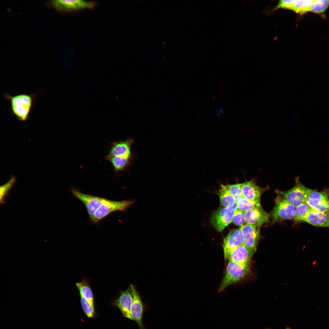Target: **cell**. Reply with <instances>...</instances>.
I'll return each instance as SVG.
<instances>
[{
  "label": "cell",
  "mask_w": 329,
  "mask_h": 329,
  "mask_svg": "<svg viewBox=\"0 0 329 329\" xmlns=\"http://www.w3.org/2000/svg\"><path fill=\"white\" fill-rule=\"evenodd\" d=\"M37 95L36 93H22L13 96L3 93L4 97L10 102L12 115L21 121H26L29 118Z\"/></svg>",
  "instance_id": "cell-1"
},
{
  "label": "cell",
  "mask_w": 329,
  "mask_h": 329,
  "mask_svg": "<svg viewBox=\"0 0 329 329\" xmlns=\"http://www.w3.org/2000/svg\"><path fill=\"white\" fill-rule=\"evenodd\" d=\"M295 182L294 186L290 190L284 191L276 190L275 191L296 207L300 204L305 202L309 194L314 189L308 188L304 186L298 177L295 178Z\"/></svg>",
  "instance_id": "cell-2"
},
{
  "label": "cell",
  "mask_w": 329,
  "mask_h": 329,
  "mask_svg": "<svg viewBox=\"0 0 329 329\" xmlns=\"http://www.w3.org/2000/svg\"><path fill=\"white\" fill-rule=\"evenodd\" d=\"M134 202L132 200L115 201L106 199L90 218V219L93 223H97L112 212L125 211Z\"/></svg>",
  "instance_id": "cell-3"
},
{
  "label": "cell",
  "mask_w": 329,
  "mask_h": 329,
  "mask_svg": "<svg viewBox=\"0 0 329 329\" xmlns=\"http://www.w3.org/2000/svg\"><path fill=\"white\" fill-rule=\"evenodd\" d=\"M275 201V206L271 212V216L274 222L294 218L296 207L279 194Z\"/></svg>",
  "instance_id": "cell-4"
},
{
  "label": "cell",
  "mask_w": 329,
  "mask_h": 329,
  "mask_svg": "<svg viewBox=\"0 0 329 329\" xmlns=\"http://www.w3.org/2000/svg\"><path fill=\"white\" fill-rule=\"evenodd\" d=\"M237 209L236 203L232 206L219 208L212 215L211 224L218 231L222 232L225 228L232 221Z\"/></svg>",
  "instance_id": "cell-5"
},
{
  "label": "cell",
  "mask_w": 329,
  "mask_h": 329,
  "mask_svg": "<svg viewBox=\"0 0 329 329\" xmlns=\"http://www.w3.org/2000/svg\"><path fill=\"white\" fill-rule=\"evenodd\" d=\"M247 267L229 261L224 277L219 287V292L242 278L245 275Z\"/></svg>",
  "instance_id": "cell-6"
},
{
  "label": "cell",
  "mask_w": 329,
  "mask_h": 329,
  "mask_svg": "<svg viewBox=\"0 0 329 329\" xmlns=\"http://www.w3.org/2000/svg\"><path fill=\"white\" fill-rule=\"evenodd\" d=\"M260 227L246 224L240 228L242 231L243 245L252 256L256 251L260 237Z\"/></svg>",
  "instance_id": "cell-7"
},
{
  "label": "cell",
  "mask_w": 329,
  "mask_h": 329,
  "mask_svg": "<svg viewBox=\"0 0 329 329\" xmlns=\"http://www.w3.org/2000/svg\"><path fill=\"white\" fill-rule=\"evenodd\" d=\"M305 202L314 210L329 212V190L317 191L314 189L309 194Z\"/></svg>",
  "instance_id": "cell-8"
},
{
  "label": "cell",
  "mask_w": 329,
  "mask_h": 329,
  "mask_svg": "<svg viewBox=\"0 0 329 329\" xmlns=\"http://www.w3.org/2000/svg\"><path fill=\"white\" fill-rule=\"evenodd\" d=\"M51 3L58 11L65 12H73L85 9H92L96 4L94 2L81 0L53 1Z\"/></svg>",
  "instance_id": "cell-9"
},
{
  "label": "cell",
  "mask_w": 329,
  "mask_h": 329,
  "mask_svg": "<svg viewBox=\"0 0 329 329\" xmlns=\"http://www.w3.org/2000/svg\"><path fill=\"white\" fill-rule=\"evenodd\" d=\"M132 291L133 300L130 311L132 320L135 321L140 329H146L143 323V318L145 307L141 297L135 287L131 284L130 286Z\"/></svg>",
  "instance_id": "cell-10"
},
{
  "label": "cell",
  "mask_w": 329,
  "mask_h": 329,
  "mask_svg": "<svg viewBox=\"0 0 329 329\" xmlns=\"http://www.w3.org/2000/svg\"><path fill=\"white\" fill-rule=\"evenodd\" d=\"M71 191L75 197L80 200L84 204L90 218L106 199L83 193L75 189H71Z\"/></svg>",
  "instance_id": "cell-11"
},
{
  "label": "cell",
  "mask_w": 329,
  "mask_h": 329,
  "mask_svg": "<svg viewBox=\"0 0 329 329\" xmlns=\"http://www.w3.org/2000/svg\"><path fill=\"white\" fill-rule=\"evenodd\" d=\"M242 245V235L240 228L231 230L224 239L222 245L225 261L228 259L230 253L234 249Z\"/></svg>",
  "instance_id": "cell-12"
},
{
  "label": "cell",
  "mask_w": 329,
  "mask_h": 329,
  "mask_svg": "<svg viewBox=\"0 0 329 329\" xmlns=\"http://www.w3.org/2000/svg\"><path fill=\"white\" fill-rule=\"evenodd\" d=\"M133 298L131 288L129 286L125 291H122L114 302L115 305L120 310L122 316L132 320L130 311Z\"/></svg>",
  "instance_id": "cell-13"
},
{
  "label": "cell",
  "mask_w": 329,
  "mask_h": 329,
  "mask_svg": "<svg viewBox=\"0 0 329 329\" xmlns=\"http://www.w3.org/2000/svg\"><path fill=\"white\" fill-rule=\"evenodd\" d=\"M242 196L255 203L260 204L261 195L265 189L258 186L253 179L245 181L241 186Z\"/></svg>",
  "instance_id": "cell-14"
},
{
  "label": "cell",
  "mask_w": 329,
  "mask_h": 329,
  "mask_svg": "<svg viewBox=\"0 0 329 329\" xmlns=\"http://www.w3.org/2000/svg\"><path fill=\"white\" fill-rule=\"evenodd\" d=\"M246 224L261 227L263 224L269 222V215L261 207L245 212Z\"/></svg>",
  "instance_id": "cell-15"
},
{
  "label": "cell",
  "mask_w": 329,
  "mask_h": 329,
  "mask_svg": "<svg viewBox=\"0 0 329 329\" xmlns=\"http://www.w3.org/2000/svg\"><path fill=\"white\" fill-rule=\"evenodd\" d=\"M133 142L132 139L114 142L108 156L124 157L131 158V147Z\"/></svg>",
  "instance_id": "cell-16"
},
{
  "label": "cell",
  "mask_w": 329,
  "mask_h": 329,
  "mask_svg": "<svg viewBox=\"0 0 329 329\" xmlns=\"http://www.w3.org/2000/svg\"><path fill=\"white\" fill-rule=\"evenodd\" d=\"M252 256L247 249L242 245L237 247L232 251L228 260L229 261L247 267L248 264Z\"/></svg>",
  "instance_id": "cell-17"
},
{
  "label": "cell",
  "mask_w": 329,
  "mask_h": 329,
  "mask_svg": "<svg viewBox=\"0 0 329 329\" xmlns=\"http://www.w3.org/2000/svg\"><path fill=\"white\" fill-rule=\"evenodd\" d=\"M304 221L315 227L329 228V212L313 210L306 217Z\"/></svg>",
  "instance_id": "cell-18"
},
{
  "label": "cell",
  "mask_w": 329,
  "mask_h": 329,
  "mask_svg": "<svg viewBox=\"0 0 329 329\" xmlns=\"http://www.w3.org/2000/svg\"><path fill=\"white\" fill-rule=\"evenodd\" d=\"M106 158L111 164L115 172L116 173L124 171L130 164V158L128 157L107 155Z\"/></svg>",
  "instance_id": "cell-19"
},
{
  "label": "cell",
  "mask_w": 329,
  "mask_h": 329,
  "mask_svg": "<svg viewBox=\"0 0 329 329\" xmlns=\"http://www.w3.org/2000/svg\"><path fill=\"white\" fill-rule=\"evenodd\" d=\"M76 285L79 291L81 297L84 299L91 305L94 306L93 292L88 283L83 281L76 282Z\"/></svg>",
  "instance_id": "cell-20"
},
{
  "label": "cell",
  "mask_w": 329,
  "mask_h": 329,
  "mask_svg": "<svg viewBox=\"0 0 329 329\" xmlns=\"http://www.w3.org/2000/svg\"><path fill=\"white\" fill-rule=\"evenodd\" d=\"M221 205L224 207L232 206L236 203V200L226 190L224 185H221V188L217 193Z\"/></svg>",
  "instance_id": "cell-21"
},
{
  "label": "cell",
  "mask_w": 329,
  "mask_h": 329,
  "mask_svg": "<svg viewBox=\"0 0 329 329\" xmlns=\"http://www.w3.org/2000/svg\"><path fill=\"white\" fill-rule=\"evenodd\" d=\"M313 210L306 202L300 204L296 207L294 218L295 222L300 223L304 221L306 217Z\"/></svg>",
  "instance_id": "cell-22"
},
{
  "label": "cell",
  "mask_w": 329,
  "mask_h": 329,
  "mask_svg": "<svg viewBox=\"0 0 329 329\" xmlns=\"http://www.w3.org/2000/svg\"><path fill=\"white\" fill-rule=\"evenodd\" d=\"M236 204L237 209L244 212L261 207L260 204L255 203L243 197L236 200Z\"/></svg>",
  "instance_id": "cell-23"
},
{
  "label": "cell",
  "mask_w": 329,
  "mask_h": 329,
  "mask_svg": "<svg viewBox=\"0 0 329 329\" xmlns=\"http://www.w3.org/2000/svg\"><path fill=\"white\" fill-rule=\"evenodd\" d=\"M329 6V0H314L310 11L318 14L324 12Z\"/></svg>",
  "instance_id": "cell-24"
},
{
  "label": "cell",
  "mask_w": 329,
  "mask_h": 329,
  "mask_svg": "<svg viewBox=\"0 0 329 329\" xmlns=\"http://www.w3.org/2000/svg\"><path fill=\"white\" fill-rule=\"evenodd\" d=\"M242 184V183H238L224 185V186L228 193L237 200L243 196L241 190Z\"/></svg>",
  "instance_id": "cell-25"
},
{
  "label": "cell",
  "mask_w": 329,
  "mask_h": 329,
  "mask_svg": "<svg viewBox=\"0 0 329 329\" xmlns=\"http://www.w3.org/2000/svg\"><path fill=\"white\" fill-rule=\"evenodd\" d=\"M16 182V179L12 176L9 180L0 187V203L3 204L5 197L8 195Z\"/></svg>",
  "instance_id": "cell-26"
},
{
  "label": "cell",
  "mask_w": 329,
  "mask_h": 329,
  "mask_svg": "<svg viewBox=\"0 0 329 329\" xmlns=\"http://www.w3.org/2000/svg\"><path fill=\"white\" fill-rule=\"evenodd\" d=\"M80 303L83 310L86 315L89 318H93L95 315L94 306L91 305L84 299L81 298Z\"/></svg>",
  "instance_id": "cell-27"
},
{
  "label": "cell",
  "mask_w": 329,
  "mask_h": 329,
  "mask_svg": "<svg viewBox=\"0 0 329 329\" xmlns=\"http://www.w3.org/2000/svg\"><path fill=\"white\" fill-rule=\"evenodd\" d=\"M235 225L241 227L245 222V213L238 209L235 211L232 221Z\"/></svg>",
  "instance_id": "cell-28"
},
{
  "label": "cell",
  "mask_w": 329,
  "mask_h": 329,
  "mask_svg": "<svg viewBox=\"0 0 329 329\" xmlns=\"http://www.w3.org/2000/svg\"><path fill=\"white\" fill-rule=\"evenodd\" d=\"M285 329H291L290 328L287 327Z\"/></svg>",
  "instance_id": "cell-29"
}]
</instances>
